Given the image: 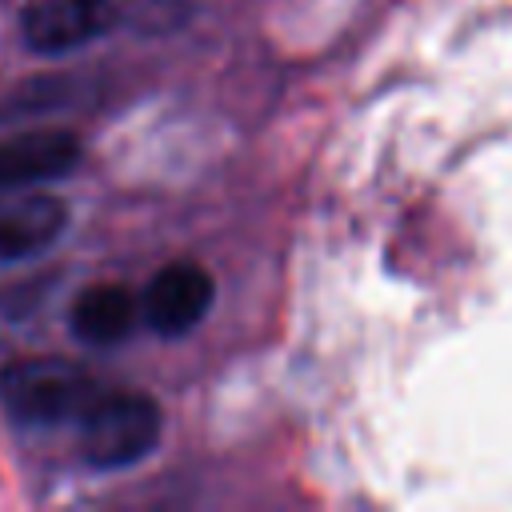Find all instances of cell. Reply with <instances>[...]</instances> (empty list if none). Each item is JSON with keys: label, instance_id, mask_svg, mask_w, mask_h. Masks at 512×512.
Masks as SVG:
<instances>
[{"label": "cell", "instance_id": "6", "mask_svg": "<svg viewBox=\"0 0 512 512\" xmlns=\"http://www.w3.org/2000/svg\"><path fill=\"white\" fill-rule=\"evenodd\" d=\"M68 204L52 192H0V264L24 260L60 240Z\"/></svg>", "mask_w": 512, "mask_h": 512}, {"label": "cell", "instance_id": "5", "mask_svg": "<svg viewBox=\"0 0 512 512\" xmlns=\"http://www.w3.org/2000/svg\"><path fill=\"white\" fill-rule=\"evenodd\" d=\"M80 164V140L60 128H28L0 140V192L36 188Z\"/></svg>", "mask_w": 512, "mask_h": 512}, {"label": "cell", "instance_id": "8", "mask_svg": "<svg viewBox=\"0 0 512 512\" xmlns=\"http://www.w3.org/2000/svg\"><path fill=\"white\" fill-rule=\"evenodd\" d=\"M68 104V84L48 76V80H32L16 92H8L0 100V128L4 124H16V120H28V116H40V112H52V108H64Z\"/></svg>", "mask_w": 512, "mask_h": 512}, {"label": "cell", "instance_id": "3", "mask_svg": "<svg viewBox=\"0 0 512 512\" xmlns=\"http://www.w3.org/2000/svg\"><path fill=\"white\" fill-rule=\"evenodd\" d=\"M212 296H216L212 276L192 260H176L148 280L140 300V320L160 336H184L204 320Z\"/></svg>", "mask_w": 512, "mask_h": 512}, {"label": "cell", "instance_id": "2", "mask_svg": "<svg viewBox=\"0 0 512 512\" xmlns=\"http://www.w3.org/2000/svg\"><path fill=\"white\" fill-rule=\"evenodd\" d=\"M92 396V376L68 360L28 356L0 368V404L20 424H60L68 416H80Z\"/></svg>", "mask_w": 512, "mask_h": 512}, {"label": "cell", "instance_id": "1", "mask_svg": "<svg viewBox=\"0 0 512 512\" xmlns=\"http://www.w3.org/2000/svg\"><path fill=\"white\" fill-rule=\"evenodd\" d=\"M160 408L140 392H96L80 412V456L88 468L112 472L144 460L160 440Z\"/></svg>", "mask_w": 512, "mask_h": 512}, {"label": "cell", "instance_id": "4", "mask_svg": "<svg viewBox=\"0 0 512 512\" xmlns=\"http://www.w3.org/2000/svg\"><path fill=\"white\" fill-rule=\"evenodd\" d=\"M116 20L112 0H32L24 8V44L40 56H64L96 36H104Z\"/></svg>", "mask_w": 512, "mask_h": 512}, {"label": "cell", "instance_id": "7", "mask_svg": "<svg viewBox=\"0 0 512 512\" xmlns=\"http://www.w3.org/2000/svg\"><path fill=\"white\" fill-rule=\"evenodd\" d=\"M140 324V300L124 284H92L72 304V332L92 348L120 344Z\"/></svg>", "mask_w": 512, "mask_h": 512}]
</instances>
